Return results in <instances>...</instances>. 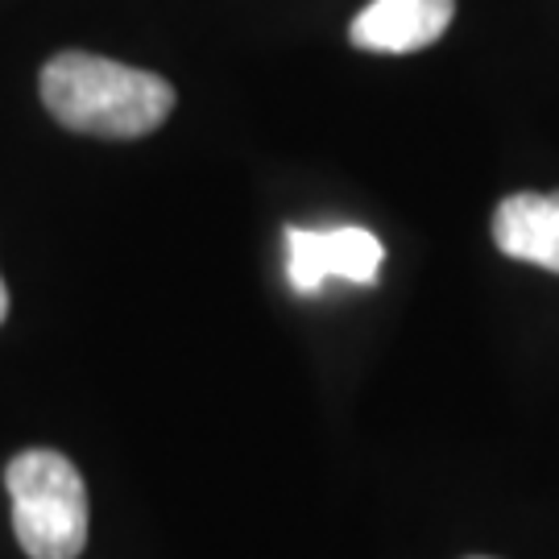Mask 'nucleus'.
Listing matches in <instances>:
<instances>
[{
  "instance_id": "5",
  "label": "nucleus",
  "mask_w": 559,
  "mask_h": 559,
  "mask_svg": "<svg viewBox=\"0 0 559 559\" xmlns=\"http://www.w3.org/2000/svg\"><path fill=\"white\" fill-rule=\"evenodd\" d=\"M493 240L506 258L559 274V191L506 195L493 212Z\"/></svg>"
},
{
  "instance_id": "4",
  "label": "nucleus",
  "mask_w": 559,
  "mask_h": 559,
  "mask_svg": "<svg viewBox=\"0 0 559 559\" xmlns=\"http://www.w3.org/2000/svg\"><path fill=\"white\" fill-rule=\"evenodd\" d=\"M456 0H369L348 25V41L369 55H415L448 34Z\"/></svg>"
},
{
  "instance_id": "1",
  "label": "nucleus",
  "mask_w": 559,
  "mask_h": 559,
  "mask_svg": "<svg viewBox=\"0 0 559 559\" xmlns=\"http://www.w3.org/2000/svg\"><path fill=\"white\" fill-rule=\"evenodd\" d=\"M41 104L71 133L87 138H145L175 112V87L141 67L62 50L41 67Z\"/></svg>"
},
{
  "instance_id": "6",
  "label": "nucleus",
  "mask_w": 559,
  "mask_h": 559,
  "mask_svg": "<svg viewBox=\"0 0 559 559\" xmlns=\"http://www.w3.org/2000/svg\"><path fill=\"white\" fill-rule=\"evenodd\" d=\"M9 320V286H4V278H0V323Z\"/></svg>"
},
{
  "instance_id": "3",
  "label": "nucleus",
  "mask_w": 559,
  "mask_h": 559,
  "mask_svg": "<svg viewBox=\"0 0 559 559\" xmlns=\"http://www.w3.org/2000/svg\"><path fill=\"white\" fill-rule=\"evenodd\" d=\"M381 240L360 224L286 228V282L299 295H320L328 278L373 286L381 278Z\"/></svg>"
},
{
  "instance_id": "2",
  "label": "nucleus",
  "mask_w": 559,
  "mask_h": 559,
  "mask_svg": "<svg viewBox=\"0 0 559 559\" xmlns=\"http://www.w3.org/2000/svg\"><path fill=\"white\" fill-rule=\"evenodd\" d=\"M13 535L29 559H75L87 547V485L62 452L25 448L4 468Z\"/></svg>"
}]
</instances>
